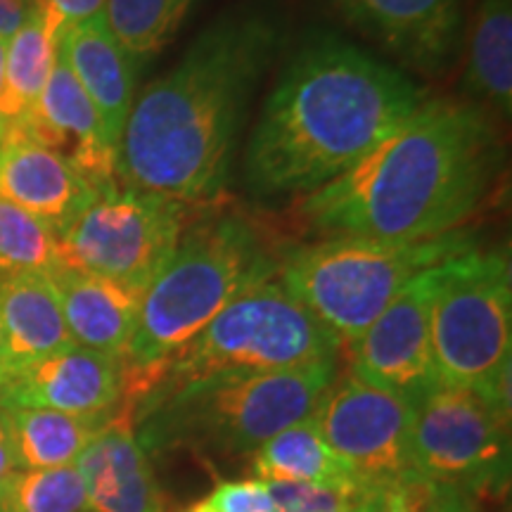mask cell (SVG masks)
<instances>
[{
  "label": "cell",
  "mask_w": 512,
  "mask_h": 512,
  "mask_svg": "<svg viewBox=\"0 0 512 512\" xmlns=\"http://www.w3.org/2000/svg\"><path fill=\"white\" fill-rule=\"evenodd\" d=\"M280 43L283 22L264 5L235 8L204 27L133 102L117 145V183L185 204L216 200Z\"/></svg>",
  "instance_id": "cell-1"
},
{
  "label": "cell",
  "mask_w": 512,
  "mask_h": 512,
  "mask_svg": "<svg viewBox=\"0 0 512 512\" xmlns=\"http://www.w3.org/2000/svg\"><path fill=\"white\" fill-rule=\"evenodd\" d=\"M427 98L401 69L318 34L285 64L245 150L256 197L311 195L375 150Z\"/></svg>",
  "instance_id": "cell-2"
},
{
  "label": "cell",
  "mask_w": 512,
  "mask_h": 512,
  "mask_svg": "<svg viewBox=\"0 0 512 512\" xmlns=\"http://www.w3.org/2000/svg\"><path fill=\"white\" fill-rule=\"evenodd\" d=\"M498 159L496 131L482 110L432 98L361 162L304 195L302 214L328 238L437 240L475 214Z\"/></svg>",
  "instance_id": "cell-3"
},
{
  "label": "cell",
  "mask_w": 512,
  "mask_h": 512,
  "mask_svg": "<svg viewBox=\"0 0 512 512\" xmlns=\"http://www.w3.org/2000/svg\"><path fill=\"white\" fill-rule=\"evenodd\" d=\"M252 223L226 214L185 228L174 256L140 302L126 361L124 401L136 406L166 358L197 337L240 294L278 275Z\"/></svg>",
  "instance_id": "cell-4"
},
{
  "label": "cell",
  "mask_w": 512,
  "mask_h": 512,
  "mask_svg": "<svg viewBox=\"0 0 512 512\" xmlns=\"http://www.w3.org/2000/svg\"><path fill=\"white\" fill-rule=\"evenodd\" d=\"M337 380V358L275 373L228 375L150 394L133 406L147 453L190 448L202 458L252 456L268 439L318 411Z\"/></svg>",
  "instance_id": "cell-5"
},
{
  "label": "cell",
  "mask_w": 512,
  "mask_h": 512,
  "mask_svg": "<svg viewBox=\"0 0 512 512\" xmlns=\"http://www.w3.org/2000/svg\"><path fill=\"white\" fill-rule=\"evenodd\" d=\"M472 247L475 240L460 230L427 242L328 238L287 254L278 280L342 347H351L415 275Z\"/></svg>",
  "instance_id": "cell-6"
},
{
  "label": "cell",
  "mask_w": 512,
  "mask_h": 512,
  "mask_svg": "<svg viewBox=\"0 0 512 512\" xmlns=\"http://www.w3.org/2000/svg\"><path fill=\"white\" fill-rule=\"evenodd\" d=\"M339 351V339L275 275L240 294L200 335L166 358L145 396L174 392L214 377L311 366L337 358Z\"/></svg>",
  "instance_id": "cell-7"
},
{
  "label": "cell",
  "mask_w": 512,
  "mask_h": 512,
  "mask_svg": "<svg viewBox=\"0 0 512 512\" xmlns=\"http://www.w3.org/2000/svg\"><path fill=\"white\" fill-rule=\"evenodd\" d=\"M432 356L439 382L482 394L510 411L512 268L508 252L451 259L432 302Z\"/></svg>",
  "instance_id": "cell-8"
},
{
  "label": "cell",
  "mask_w": 512,
  "mask_h": 512,
  "mask_svg": "<svg viewBox=\"0 0 512 512\" xmlns=\"http://www.w3.org/2000/svg\"><path fill=\"white\" fill-rule=\"evenodd\" d=\"M188 204L152 190H102L60 235L64 266L100 275L143 297L174 256Z\"/></svg>",
  "instance_id": "cell-9"
},
{
  "label": "cell",
  "mask_w": 512,
  "mask_h": 512,
  "mask_svg": "<svg viewBox=\"0 0 512 512\" xmlns=\"http://www.w3.org/2000/svg\"><path fill=\"white\" fill-rule=\"evenodd\" d=\"M413 470L482 501L510 479V411L482 394L434 384L413 403Z\"/></svg>",
  "instance_id": "cell-10"
},
{
  "label": "cell",
  "mask_w": 512,
  "mask_h": 512,
  "mask_svg": "<svg viewBox=\"0 0 512 512\" xmlns=\"http://www.w3.org/2000/svg\"><path fill=\"white\" fill-rule=\"evenodd\" d=\"M313 418L354 472L358 494L413 470V403L406 396L349 373L335 380Z\"/></svg>",
  "instance_id": "cell-11"
},
{
  "label": "cell",
  "mask_w": 512,
  "mask_h": 512,
  "mask_svg": "<svg viewBox=\"0 0 512 512\" xmlns=\"http://www.w3.org/2000/svg\"><path fill=\"white\" fill-rule=\"evenodd\" d=\"M448 261L427 268L351 344V373L415 403L439 384L432 356V302Z\"/></svg>",
  "instance_id": "cell-12"
},
{
  "label": "cell",
  "mask_w": 512,
  "mask_h": 512,
  "mask_svg": "<svg viewBox=\"0 0 512 512\" xmlns=\"http://www.w3.org/2000/svg\"><path fill=\"white\" fill-rule=\"evenodd\" d=\"M337 15L403 67L439 74L463 36V0H330Z\"/></svg>",
  "instance_id": "cell-13"
},
{
  "label": "cell",
  "mask_w": 512,
  "mask_h": 512,
  "mask_svg": "<svg viewBox=\"0 0 512 512\" xmlns=\"http://www.w3.org/2000/svg\"><path fill=\"white\" fill-rule=\"evenodd\" d=\"M124 392V363L72 344L5 382L0 408H48L107 420L124 406Z\"/></svg>",
  "instance_id": "cell-14"
},
{
  "label": "cell",
  "mask_w": 512,
  "mask_h": 512,
  "mask_svg": "<svg viewBox=\"0 0 512 512\" xmlns=\"http://www.w3.org/2000/svg\"><path fill=\"white\" fill-rule=\"evenodd\" d=\"M15 126L67 159L98 192L119 185L117 150L107 138L98 110L60 57L41 98Z\"/></svg>",
  "instance_id": "cell-15"
},
{
  "label": "cell",
  "mask_w": 512,
  "mask_h": 512,
  "mask_svg": "<svg viewBox=\"0 0 512 512\" xmlns=\"http://www.w3.org/2000/svg\"><path fill=\"white\" fill-rule=\"evenodd\" d=\"M98 195L67 159L24 128H5L0 136V200L29 211L60 238Z\"/></svg>",
  "instance_id": "cell-16"
},
{
  "label": "cell",
  "mask_w": 512,
  "mask_h": 512,
  "mask_svg": "<svg viewBox=\"0 0 512 512\" xmlns=\"http://www.w3.org/2000/svg\"><path fill=\"white\" fill-rule=\"evenodd\" d=\"M91 512H166L150 453L136 434L133 406L105 420L76 460Z\"/></svg>",
  "instance_id": "cell-17"
},
{
  "label": "cell",
  "mask_w": 512,
  "mask_h": 512,
  "mask_svg": "<svg viewBox=\"0 0 512 512\" xmlns=\"http://www.w3.org/2000/svg\"><path fill=\"white\" fill-rule=\"evenodd\" d=\"M57 57L93 102L107 138L117 150L136 102V62L110 34L105 19L64 29L57 36Z\"/></svg>",
  "instance_id": "cell-18"
},
{
  "label": "cell",
  "mask_w": 512,
  "mask_h": 512,
  "mask_svg": "<svg viewBox=\"0 0 512 512\" xmlns=\"http://www.w3.org/2000/svg\"><path fill=\"white\" fill-rule=\"evenodd\" d=\"M50 278L60 294L72 342L124 363L143 297L114 280L72 266H62Z\"/></svg>",
  "instance_id": "cell-19"
},
{
  "label": "cell",
  "mask_w": 512,
  "mask_h": 512,
  "mask_svg": "<svg viewBox=\"0 0 512 512\" xmlns=\"http://www.w3.org/2000/svg\"><path fill=\"white\" fill-rule=\"evenodd\" d=\"M0 328L5 337L10 380L74 344L64 323L57 287L53 278L43 273L0 278Z\"/></svg>",
  "instance_id": "cell-20"
},
{
  "label": "cell",
  "mask_w": 512,
  "mask_h": 512,
  "mask_svg": "<svg viewBox=\"0 0 512 512\" xmlns=\"http://www.w3.org/2000/svg\"><path fill=\"white\" fill-rule=\"evenodd\" d=\"M465 88L498 117L512 114V0H477L465 34Z\"/></svg>",
  "instance_id": "cell-21"
},
{
  "label": "cell",
  "mask_w": 512,
  "mask_h": 512,
  "mask_svg": "<svg viewBox=\"0 0 512 512\" xmlns=\"http://www.w3.org/2000/svg\"><path fill=\"white\" fill-rule=\"evenodd\" d=\"M252 479L261 482H311L342 486L354 491L358 498V484L349 465L337 456L335 448L320 434L316 418H306L297 425L285 427L275 437L259 446L249 456Z\"/></svg>",
  "instance_id": "cell-22"
},
{
  "label": "cell",
  "mask_w": 512,
  "mask_h": 512,
  "mask_svg": "<svg viewBox=\"0 0 512 512\" xmlns=\"http://www.w3.org/2000/svg\"><path fill=\"white\" fill-rule=\"evenodd\" d=\"M0 413L15 448L17 470L74 465L88 441L105 425V420L76 418L48 408H0Z\"/></svg>",
  "instance_id": "cell-23"
},
{
  "label": "cell",
  "mask_w": 512,
  "mask_h": 512,
  "mask_svg": "<svg viewBox=\"0 0 512 512\" xmlns=\"http://www.w3.org/2000/svg\"><path fill=\"white\" fill-rule=\"evenodd\" d=\"M57 62V34L41 10L31 12L22 29L5 48L3 86H0V126H15L31 112L53 74Z\"/></svg>",
  "instance_id": "cell-24"
},
{
  "label": "cell",
  "mask_w": 512,
  "mask_h": 512,
  "mask_svg": "<svg viewBox=\"0 0 512 512\" xmlns=\"http://www.w3.org/2000/svg\"><path fill=\"white\" fill-rule=\"evenodd\" d=\"M200 0H107L105 24L140 67L174 41Z\"/></svg>",
  "instance_id": "cell-25"
},
{
  "label": "cell",
  "mask_w": 512,
  "mask_h": 512,
  "mask_svg": "<svg viewBox=\"0 0 512 512\" xmlns=\"http://www.w3.org/2000/svg\"><path fill=\"white\" fill-rule=\"evenodd\" d=\"M64 266L60 238L29 211L0 200V278L53 275Z\"/></svg>",
  "instance_id": "cell-26"
},
{
  "label": "cell",
  "mask_w": 512,
  "mask_h": 512,
  "mask_svg": "<svg viewBox=\"0 0 512 512\" xmlns=\"http://www.w3.org/2000/svg\"><path fill=\"white\" fill-rule=\"evenodd\" d=\"M0 512H91L76 465L15 470L0 479Z\"/></svg>",
  "instance_id": "cell-27"
},
{
  "label": "cell",
  "mask_w": 512,
  "mask_h": 512,
  "mask_svg": "<svg viewBox=\"0 0 512 512\" xmlns=\"http://www.w3.org/2000/svg\"><path fill=\"white\" fill-rule=\"evenodd\" d=\"M273 512H349L356 494L342 486L311 482H266Z\"/></svg>",
  "instance_id": "cell-28"
},
{
  "label": "cell",
  "mask_w": 512,
  "mask_h": 512,
  "mask_svg": "<svg viewBox=\"0 0 512 512\" xmlns=\"http://www.w3.org/2000/svg\"><path fill=\"white\" fill-rule=\"evenodd\" d=\"M349 512H444V508L420 484L411 479H394L361 491Z\"/></svg>",
  "instance_id": "cell-29"
},
{
  "label": "cell",
  "mask_w": 512,
  "mask_h": 512,
  "mask_svg": "<svg viewBox=\"0 0 512 512\" xmlns=\"http://www.w3.org/2000/svg\"><path fill=\"white\" fill-rule=\"evenodd\" d=\"M185 512H273V505L261 479H228Z\"/></svg>",
  "instance_id": "cell-30"
},
{
  "label": "cell",
  "mask_w": 512,
  "mask_h": 512,
  "mask_svg": "<svg viewBox=\"0 0 512 512\" xmlns=\"http://www.w3.org/2000/svg\"><path fill=\"white\" fill-rule=\"evenodd\" d=\"M36 5L50 29L60 36L69 27L105 19L107 0H36Z\"/></svg>",
  "instance_id": "cell-31"
},
{
  "label": "cell",
  "mask_w": 512,
  "mask_h": 512,
  "mask_svg": "<svg viewBox=\"0 0 512 512\" xmlns=\"http://www.w3.org/2000/svg\"><path fill=\"white\" fill-rule=\"evenodd\" d=\"M36 10V0H0V38L10 41Z\"/></svg>",
  "instance_id": "cell-32"
},
{
  "label": "cell",
  "mask_w": 512,
  "mask_h": 512,
  "mask_svg": "<svg viewBox=\"0 0 512 512\" xmlns=\"http://www.w3.org/2000/svg\"><path fill=\"white\" fill-rule=\"evenodd\" d=\"M15 470H17L15 448H12L8 425H5L3 413H0V479L8 477L10 472H15Z\"/></svg>",
  "instance_id": "cell-33"
},
{
  "label": "cell",
  "mask_w": 512,
  "mask_h": 512,
  "mask_svg": "<svg viewBox=\"0 0 512 512\" xmlns=\"http://www.w3.org/2000/svg\"><path fill=\"white\" fill-rule=\"evenodd\" d=\"M10 380V368H8V354H5V337L3 328H0V387Z\"/></svg>",
  "instance_id": "cell-34"
},
{
  "label": "cell",
  "mask_w": 512,
  "mask_h": 512,
  "mask_svg": "<svg viewBox=\"0 0 512 512\" xmlns=\"http://www.w3.org/2000/svg\"><path fill=\"white\" fill-rule=\"evenodd\" d=\"M5 48H8V41L0 38V86H3V67H5Z\"/></svg>",
  "instance_id": "cell-35"
}]
</instances>
